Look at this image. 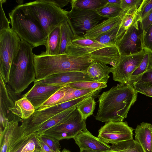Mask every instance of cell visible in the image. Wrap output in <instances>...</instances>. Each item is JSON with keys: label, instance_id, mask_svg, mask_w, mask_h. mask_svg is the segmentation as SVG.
<instances>
[{"label": "cell", "instance_id": "obj_1", "mask_svg": "<svg viewBox=\"0 0 152 152\" xmlns=\"http://www.w3.org/2000/svg\"><path fill=\"white\" fill-rule=\"evenodd\" d=\"M138 92L132 85L121 84L99 96L96 119L106 123L123 121L137 100Z\"/></svg>", "mask_w": 152, "mask_h": 152}, {"label": "cell", "instance_id": "obj_2", "mask_svg": "<svg viewBox=\"0 0 152 152\" xmlns=\"http://www.w3.org/2000/svg\"><path fill=\"white\" fill-rule=\"evenodd\" d=\"M94 61L88 55L77 56L64 54L48 55L43 52L35 54L34 62L37 82L54 74L72 71L87 73Z\"/></svg>", "mask_w": 152, "mask_h": 152}, {"label": "cell", "instance_id": "obj_3", "mask_svg": "<svg viewBox=\"0 0 152 152\" xmlns=\"http://www.w3.org/2000/svg\"><path fill=\"white\" fill-rule=\"evenodd\" d=\"M34 48L28 43L21 40L18 50L11 63L7 84L18 95L35 80Z\"/></svg>", "mask_w": 152, "mask_h": 152}, {"label": "cell", "instance_id": "obj_4", "mask_svg": "<svg viewBox=\"0 0 152 152\" xmlns=\"http://www.w3.org/2000/svg\"><path fill=\"white\" fill-rule=\"evenodd\" d=\"M11 29L21 40L34 48L44 45L47 36L39 25L27 10L25 4L19 5L10 12Z\"/></svg>", "mask_w": 152, "mask_h": 152}, {"label": "cell", "instance_id": "obj_5", "mask_svg": "<svg viewBox=\"0 0 152 152\" xmlns=\"http://www.w3.org/2000/svg\"><path fill=\"white\" fill-rule=\"evenodd\" d=\"M24 4L27 11L39 23L47 37L54 28L67 21L68 11L49 0H37Z\"/></svg>", "mask_w": 152, "mask_h": 152}, {"label": "cell", "instance_id": "obj_6", "mask_svg": "<svg viewBox=\"0 0 152 152\" xmlns=\"http://www.w3.org/2000/svg\"><path fill=\"white\" fill-rule=\"evenodd\" d=\"M21 39L11 28L0 33V76L7 83L12 61L19 48Z\"/></svg>", "mask_w": 152, "mask_h": 152}, {"label": "cell", "instance_id": "obj_7", "mask_svg": "<svg viewBox=\"0 0 152 152\" xmlns=\"http://www.w3.org/2000/svg\"><path fill=\"white\" fill-rule=\"evenodd\" d=\"M106 18L99 15L96 11L72 6L71 10L67 12V21L75 37L83 36L87 31Z\"/></svg>", "mask_w": 152, "mask_h": 152}, {"label": "cell", "instance_id": "obj_8", "mask_svg": "<svg viewBox=\"0 0 152 152\" xmlns=\"http://www.w3.org/2000/svg\"><path fill=\"white\" fill-rule=\"evenodd\" d=\"M77 103V99H74L43 110H35L30 118L22 120V124L23 128L22 137H30L34 134L40 126L48 120L67 109L76 107Z\"/></svg>", "mask_w": 152, "mask_h": 152}, {"label": "cell", "instance_id": "obj_9", "mask_svg": "<svg viewBox=\"0 0 152 152\" xmlns=\"http://www.w3.org/2000/svg\"><path fill=\"white\" fill-rule=\"evenodd\" d=\"M144 32L141 20L137 19L116 42L121 55L139 53L144 50Z\"/></svg>", "mask_w": 152, "mask_h": 152}, {"label": "cell", "instance_id": "obj_10", "mask_svg": "<svg viewBox=\"0 0 152 152\" xmlns=\"http://www.w3.org/2000/svg\"><path fill=\"white\" fill-rule=\"evenodd\" d=\"M86 120L76 109L64 122L48 129L41 135L59 141L73 138L81 131L87 129Z\"/></svg>", "mask_w": 152, "mask_h": 152}, {"label": "cell", "instance_id": "obj_11", "mask_svg": "<svg viewBox=\"0 0 152 152\" xmlns=\"http://www.w3.org/2000/svg\"><path fill=\"white\" fill-rule=\"evenodd\" d=\"M133 130L126 122L110 121L101 127L97 137L106 144L116 145L133 139Z\"/></svg>", "mask_w": 152, "mask_h": 152}, {"label": "cell", "instance_id": "obj_12", "mask_svg": "<svg viewBox=\"0 0 152 152\" xmlns=\"http://www.w3.org/2000/svg\"><path fill=\"white\" fill-rule=\"evenodd\" d=\"M146 52V50L144 49L138 54L121 55L115 66L111 67L113 80L120 84H128L131 75L141 62Z\"/></svg>", "mask_w": 152, "mask_h": 152}, {"label": "cell", "instance_id": "obj_13", "mask_svg": "<svg viewBox=\"0 0 152 152\" xmlns=\"http://www.w3.org/2000/svg\"><path fill=\"white\" fill-rule=\"evenodd\" d=\"M0 122L1 127L4 129L9 123L18 116L13 114L10 110L13 107L16 101L18 99V95L6 83L0 76Z\"/></svg>", "mask_w": 152, "mask_h": 152}, {"label": "cell", "instance_id": "obj_14", "mask_svg": "<svg viewBox=\"0 0 152 152\" xmlns=\"http://www.w3.org/2000/svg\"><path fill=\"white\" fill-rule=\"evenodd\" d=\"M22 119L19 117L10 122L3 129L0 128V152H11L12 150L22 137L23 125L19 126Z\"/></svg>", "mask_w": 152, "mask_h": 152}, {"label": "cell", "instance_id": "obj_15", "mask_svg": "<svg viewBox=\"0 0 152 152\" xmlns=\"http://www.w3.org/2000/svg\"><path fill=\"white\" fill-rule=\"evenodd\" d=\"M63 86L44 85L34 82L33 87L22 97L27 99L36 110Z\"/></svg>", "mask_w": 152, "mask_h": 152}, {"label": "cell", "instance_id": "obj_16", "mask_svg": "<svg viewBox=\"0 0 152 152\" xmlns=\"http://www.w3.org/2000/svg\"><path fill=\"white\" fill-rule=\"evenodd\" d=\"M87 81L94 80L87 73L72 71L52 75L34 82L44 85L63 86L70 83Z\"/></svg>", "mask_w": 152, "mask_h": 152}, {"label": "cell", "instance_id": "obj_17", "mask_svg": "<svg viewBox=\"0 0 152 152\" xmlns=\"http://www.w3.org/2000/svg\"><path fill=\"white\" fill-rule=\"evenodd\" d=\"M80 149L86 148L102 152H107L111 145L102 141L98 137L93 135L87 129L81 131L73 138Z\"/></svg>", "mask_w": 152, "mask_h": 152}, {"label": "cell", "instance_id": "obj_18", "mask_svg": "<svg viewBox=\"0 0 152 152\" xmlns=\"http://www.w3.org/2000/svg\"><path fill=\"white\" fill-rule=\"evenodd\" d=\"M87 54L94 61L113 67L115 66L121 56L116 46L104 47Z\"/></svg>", "mask_w": 152, "mask_h": 152}, {"label": "cell", "instance_id": "obj_19", "mask_svg": "<svg viewBox=\"0 0 152 152\" xmlns=\"http://www.w3.org/2000/svg\"><path fill=\"white\" fill-rule=\"evenodd\" d=\"M151 124L142 122L137 125L134 131V140L140 144L144 152H152Z\"/></svg>", "mask_w": 152, "mask_h": 152}, {"label": "cell", "instance_id": "obj_20", "mask_svg": "<svg viewBox=\"0 0 152 152\" xmlns=\"http://www.w3.org/2000/svg\"><path fill=\"white\" fill-rule=\"evenodd\" d=\"M124 12L114 18L104 20L87 31L83 37L86 38L94 39L102 34L119 26Z\"/></svg>", "mask_w": 152, "mask_h": 152}, {"label": "cell", "instance_id": "obj_21", "mask_svg": "<svg viewBox=\"0 0 152 152\" xmlns=\"http://www.w3.org/2000/svg\"><path fill=\"white\" fill-rule=\"evenodd\" d=\"M112 72L111 67L99 62L94 61L88 67V75L94 81L107 83Z\"/></svg>", "mask_w": 152, "mask_h": 152}, {"label": "cell", "instance_id": "obj_22", "mask_svg": "<svg viewBox=\"0 0 152 152\" xmlns=\"http://www.w3.org/2000/svg\"><path fill=\"white\" fill-rule=\"evenodd\" d=\"M9 110L23 120L30 118L36 110L31 102L24 97L16 101L14 107L10 108Z\"/></svg>", "mask_w": 152, "mask_h": 152}, {"label": "cell", "instance_id": "obj_23", "mask_svg": "<svg viewBox=\"0 0 152 152\" xmlns=\"http://www.w3.org/2000/svg\"><path fill=\"white\" fill-rule=\"evenodd\" d=\"M61 41L60 26L54 28L48 36L44 45L46 51L43 53L48 55L59 54Z\"/></svg>", "mask_w": 152, "mask_h": 152}, {"label": "cell", "instance_id": "obj_24", "mask_svg": "<svg viewBox=\"0 0 152 152\" xmlns=\"http://www.w3.org/2000/svg\"><path fill=\"white\" fill-rule=\"evenodd\" d=\"M76 109V107L69 108L51 118L43 124L34 134L39 136L48 129L63 123Z\"/></svg>", "mask_w": 152, "mask_h": 152}, {"label": "cell", "instance_id": "obj_25", "mask_svg": "<svg viewBox=\"0 0 152 152\" xmlns=\"http://www.w3.org/2000/svg\"><path fill=\"white\" fill-rule=\"evenodd\" d=\"M138 9H132L126 11L123 16L116 35V41L120 39L128 28L138 19L137 15Z\"/></svg>", "mask_w": 152, "mask_h": 152}, {"label": "cell", "instance_id": "obj_26", "mask_svg": "<svg viewBox=\"0 0 152 152\" xmlns=\"http://www.w3.org/2000/svg\"><path fill=\"white\" fill-rule=\"evenodd\" d=\"M61 41L59 54H66L68 45L75 38L74 34L67 21L63 23L60 25Z\"/></svg>", "mask_w": 152, "mask_h": 152}, {"label": "cell", "instance_id": "obj_27", "mask_svg": "<svg viewBox=\"0 0 152 152\" xmlns=\"http://www.w3.org/2000/svg\"><path fill=\"white\" fill-rule=\"evenodd\" d=\"M107 46H107L98 43L88 47H82L75 45L70 42L67 46L66 54L77 56H83L95 50Z\"/></svg>", "mask_w": 152, "mask_h": 152}, {"label": "cell", "instance_id": "obj_28", "mask_svg": "<svg viewBox=\"0 0 152 152\" xmlns=\"http://www.w3.org/2000/svg\"><path fill=\"white\" fill-rule=\"evenodd\" d=\"M107 0H72L71 6L75 7L94 11L104 6Z\"/></svg>", "mask_w": 152, "mask_h": 152}, {"label": "cell", "instance_id": "obj_29", "mask_svg": "<svg viewBox=\"0 0 152 152\" xmlns=\"http://www.w3.org/2000/svg\"><path fill=\"white\" fill-rule=\"evenodd\" d=\"M149 56V52L146 50L141 62L131 75L128 84L132 85L140 80L143 74L147 71Z\"/></svg>", "mask_w": 152, "mask_h": 152}, {"label": "cell", "instance_id": "obj_30", "mask_svg": "<svg viewBox=\"0 0 152 152\" xmlns=\"http://www.w3.org/2000/svg\"><path fill=\"white\" fill-rule=\"evenodd\" d=\"M97 13L101 16L109 18L120 15L123 12L120 4L108 3L103 7L96 10Z\"/></svg>", "mask_w": 152, "mask_h": 152}, {"label": "cell", "instance_id": "obj_31", "mask_svg": "<svg viewBox=\"0 0 152 152\" xmlns=\"http://www.w3.org/2000/svg\"><path fill=\"white\" fill-rule=\"evenodd\" d=\"M70 87L64 85L53 94L37 110L40 111L56 105L65 96Z\"/></svg>", "mask_w": 152, "mask_h": 152}, {"label": "cell", "instance_id": "obj_32", "mask_svg": "<svg viewBox=\"0 0 152 152\" xmlns=\"http://www.w3.org/2000/svg\"><path fill=\"white\" fill-rule=\"evenodd\" d=\"M94 97H89L76 107V109L84 120H86L93 114L96 105Z\"/></svg>", "mask_w": 152, "mask_h": 152}, {"label": "cell", "instance_id": "obj_33", "mask_svg": "<svg viewBox=\"0 0 152 152\" xmlns=\"http://www.w3.org/2000/svg\"><path fill=\"white\" fill-rule=\"evenodd\" d=\"M107 83L94 81H87L72 83L65 85L74 88L94 90H101L106 87Z\"/></svg>", "mask_w": 152, "mask_h": 152}, {"label": "cell", "instance_id": "obj_34", "mask_svg": "<svg viewBox=\"0 0 152 152\" xmlns=\"http://www.w3.org/2000/svg\"><path fill=\"white\" fill-rule=\"evenodd\" d=\"M101 90H92L85 89H79L74 88L70 87L64 96L59 101L57 104L78 98L96 92L99 93Z\"/></svg>", "mask_w": 152, "mask_h": 152}, {"label": "cell", "instance_id": "obj_35", "mask_svg": "<svg viewBox=\"0 0 152 152\" xmlns=\"http://www.w3.org/2000/svg\"><path fill=\"white\" fill-rule=\"evenodd\" d=\"M119 26L102 34L94 39L100 44L107 46H116V37Z\"/></svg>", "mask_w": 152, "mask_h": 152}, {"label": "cell", "instance_id": "obj_36", "mask_svg": "<svg viewBox=\"0 0 152 152\" xmlns=\"http://www.w3.org/2000/svg\"><path fill=\"white\" fill-rule=\"evenodd\" d=\"M24 138L23 142L14 152H41V148L37 143L35 134Z\"/></svg>", "mask_w": 152, "mask_h": 152}, {"label": "cell", "instance_id": "obj_37", "mask_svg": "<svg viewBox=\"0 0 152 152\" xmlns=\"http://www.w3.org/2000/svg\"><path fill=\"white\" fill-rule=\"evenodd\" d=\"M132 85L138 93L152 97V83L138 81Z\"/></svg>", "mask_w": 152, "mask_h": 152}, {"label": "cell", "instance_id": "obj_38", "mask_svg": "<svg viewBox=\"0 0 152 152\" xmlns=\"http://www.w3.org/2000/svg\"><path fill=\"white\" fill-rule=\"evenodd\" d=\"M152 11V0H143L138 8L137 17L141 20Z\"/></svg>", "mask_w": 152, "mask_h": 152}, {"label": "cell", "instance_id": "obj_39", "mask_svg": "<svg viewBox=\"0 0 152 152\" xmlns=\"http://www.w3.org/2000/svg\"><path fill=\"white\" fill-rule=\"evenodd\" d=\"M143 0H121L120 6L123 11L132 9H138Z\"/></svg>", "mask_w": 152, "mask_h": 152}, {"label": "cell", "instance_id": "obj_40", "mask_svg": "<svg viewBox=\"0 0 152 152\" xmlns=\"http://www.w3.org/2000/svg\"><path fill=\"white\" fill-rule=\"evenodd\" d=\"M38 137H39L54 152L60 151L59 141L45 135H42Z\"/></svg>", "mask_w": 152, "mask_h": 152}, {"label": "cell", "instance_id": "obj_41", "mask_svg": "<svg viewBox=\"0 0 152 152\" xmlns=\"http://www.w3.org/2000/svg\"><path fill=\"white\" fill-rule=\"evenodd\" d=\"M3 3L0 0V33L10 29V22L6 18L3 7Z\"/></svg>", "mask_w": 152, "mask_h": 152}, {"label": "cell", "instance_id": "obj_42", "mask_svg": "<svg viewBox=\"0 0 152 152\" xmlns=\"http://www.w3.org/2000/svg\"><path fill=\"white\" fill-rule=\"evenodd\" d=\"M144 49L152 53V25L144 35Z\"/></svg>", "mask_w": 152, "mask_h": 152}, {"label": "cell", "instance_id": "obj_43", "mask_svg": "<svg viewBox=\"0 0 152 152\" xmlns=\"http://www.w3.org/2000/svg\"><path fill=\"white\" fill-rule=\"evenodd\" d=\"M144 34L152 25V11L141 20Z\"/></svg>", "mask_w": 152, "mask_h": 152}, {"label": "cell", "instance_id": "obj_44", "mask_svg": "<svg viewBox=\"0 0 152 152\" xmlns=\"http://www.w3.org/2000/svg\"><path fill=\"white\" fill-rule=\"evenodd\" d=\"M36 139L37 144L41 148V151L54 152L39 137L36 136Z\"/></svg>", "mask_w": 152, "mask_h": 152}, {"label": "cell", "instance_id": "obj_45", "mask_svg": "<svg viewBox=\"0 0 152 152\" xmlns=\"http://www.w3.org/2000/svg\"><path fill=\"white\" fill-rule=\"evenodd\" d=\"M139 81L152 83V71H147L143 74Z\"/></svg>", "mask_w": 152, "mask_h": 152}, {"label": "cell", "instance_id": "obj_46", "mask_svg": "<svg viewBox=\"0 0 152 152\" xmlns=\"http://www.w3.org/2000/svg\"><path fill=\"white\" fill-rule=\"evenodd\" d=\"M57 7L62 8L70 2V0H49Z\"/></svg>", "mask_w": 152, "mask_h": 152}, {"label": "cell", "instance_id": "obj_47", "mask_svg": "<svg viewBox=\"0 0 152 152\" xmlns=\"http://www.w3.org/2000/svg\"><path fill=\"white\" fill-rule=\"evenodd\" d=\"M147 71H152V53L150 52L149 63Z\"/></svg>", "mask_w": 152, "mask_h": 152}, {"label": "cell", "instance_id": "obj_48", "mask_svg": "<svg viewBox=\"0 0 152 152\" xmlns=\"http://www.w3.org/2000/svg\"><path fill=\"white\" fill-rule=\"evenodd\" d=\"M121 0H107V2L109 3L114 4H120Z\"/></svg>", "mask_w": 152, "mask_h": 152}, {"label": "cell", "instance_id": "obj_49", "mask_svg": "<svg viewBox=\"0 0 152 152\" xmlns=\"http://www.w3.org/2000/svg\"><path fill=\"white\" fill-rule=\"evenodd\" d=\"M80 152H102L93 151L86 148H82L80 149Z\"/></svg>", "mask_w": 152, "mask_h": 152}, {"label": "cell", "instance_id": "obj_50", "mask_svg": "<svg viewBox=\"0 0 152 152\" xmlns=\"http://www.w3.org/2000/svg\"><path fill=\"white\" fill-rule=\"evenodd\" d=\"M61 152H71L69 150L65 148Z\"/></svg>", "mask_w": 152, "mask_h": 152}, {"label": "cell", "instance_id": "obj_51", "mask_svg": "<svg viewBox=\"0 0 152 152\" xmlns=\"http://www.w3.org/2000/svg\"><path fill=\"white\" fill-rule=\"evenodd\" d=\"M41 152H45L42 151H41ZM56 152H61L60 151H59Z\"/></svg>", "mask_w": 152, "mask_h": 152}, {"label": "cell", "instance_id": "obj_52", "mask_svg": "<svg viewBox=\"0 0 152 152\" xmlns=\"http://www.w3.org/2000/svg\"><path fill=\"white\" fill-rule=\"evenodd\" d=\"M151 128L152 130V124H151Z\"/></svg>", "mask_w": 152, "mask_h": 152}, {"label": "cell", "instance_id": "obj_53", "mask_svg": "<svg viewBox=\"0 0 152 152\" xmlns=\"http://www.w3.org/2000/svg\"></svg>", "mask_w": 152, "mask_h": 152}]
</instances>
